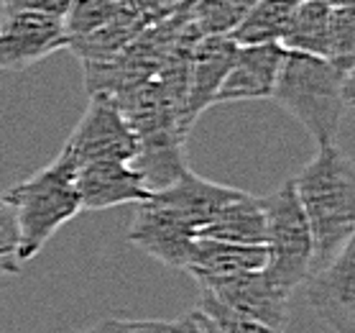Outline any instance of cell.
Returning a JSON list of instances; mask_svg holds the SVG:
<instances>
[{"label": "cell", "instance_id": "obj_19", "mask_svg": "<svg viewBox=\"0 0 355 333\" xmlns=\"http://www.w3.org/2000/svg\"><path fill=\"white\" fill-rule=\"evenodd\" d=\"M327 59L345 70L355 67V6L332 8L330 33H327Z\"/></svg>", "mask_w": 355, "mask_h": 333}, {"label": "cell", "instance_id": "obj_26", "mask_svg": "<svg viewBox=\"0 0 355 333\" xmlns=\"http://www.w3.org/2000/svg\"><path fill=\"white\" fill-rule=\"evenodd\" d=\"M0 3H3V0H0Z\"/></svg>", "mask_w": 355, "mask_h": 333}, {"label": "cell", "instance_id": "obj_3", "mask_svg": "<svg viewBox=\"0 0 355 333\" xmlns=\"http://www.w3.org/2000/svg\"><path fill=\"white\" fill-rule=\"evenodd\" d=\"M3 200L16 213L18 261L24 264L33 259L49 244V238L82 211L74 159L62 149L51 164L10 187Z\"/></svg>", "mask_w": 355, "mask_h": 333}, {"label": "cell", "instance_id": "obj_6", "mask_svg": "<svg viewBox=\"0 0 355 333\" xmlns=\"http://www.w3.org/2000/svg\"><path fill=\"white\" fill-rule=\"evenodd\" d=\"M69 36L62 18L3 10L0 18V70H28L59 49H67Z\"/></svg>", "mask_w": 355, "mask_h": 333}, {"label": "cell", "instance_id": "obj_17", "mask_svg": "<svg viewBox=\"0 0 355 333\" xmlns=\"http://www.w3.org/2000/svg\"><path fill=\"white\" fill-rule=\"evenodd\" d=\"M256 0H194L189 18L200 36H230Z\"/></svg>", "mask_w": 355, "mask_h": 333}, {"label": "cell", "instance_id": "obj_16", "mask_svg": "<svg viewBox=\"0 0 355 333\" xmlns=\"http://www.w3.org/2000/svg\"><path fill=\"white\" fill-rule=\"evenodd\" d=\"M294 6L297 0H256V6L245 13L241 26L230 33V39L238 47L282 44Z\"/></svg>", "mask_w": 355, "mask_h": 333}, {"label": "cell", "instance_id": "obj_12", "mask_svg": "<svg viewBox=\"0 0 355 333\" xmlns=\"http://www.w3.org/2000/svg\"><path fill=\"white\" fill-rule=\"evenodd\" d=\"M238 44L230 36H200L189 51L187 65V121L197 123L212 100L218 95L220 85L225 80L227 70L233 65Z\"/></svg>", "mask_w": 355, "mask_h": 333}, {"label": "cell", "instance_id": "obj_13", "mask_svg": "<svg viewBox=\"0 0 355 333\" xmlns=\"http://www.w3.org/2000/svg\"><path fill=\"white\" fill-rule=\"evenodd\" d=\"M266 267V249L263 246H241L212 241V238H194L189 249L184 272L197 279V284L225 279V277L259 272Z\"/></svg>", "mask_w": 355, "mask_h": 333}, {"label": "cell", "instance_id": "obj_22", "mask_svg": "<svg viewBox=\"0 0 355 333\" xmlns=\"http://www.w3.org/2000/svg\"><path fill=\"white\" fill-rule=\"evenodd\" d=\"M82 333H171V320H133V318H105Z\"/></svg>", "mask_w": 355, "mask_h": 333}, {"label": "cell", "instance_id": "obj_14", "mask_svg": "<svg viewBox=\"0 0 355 333\" xmlns=\"http://www.w3.org/2000/svg\"><path fill=\"white\" fill-rule=\"evenodd\" d=\"M144 29H148V24L121 0L118 10L107 18L105 24L95 29L92 33H87V36L72 39L67 44V49H72L80 57L82 65H100V62H107L115 54H121Z\"/></svg>", "mask_w": 355, "mask_h": 333}, {"label": "cell", "instance_id": "obj_7", "mask_svg": "<svg viewBox=\"0 0 355 333\" xmlns=\"http://www.w3.org/2000/svg\"><path fill=\"white\" fill-rule=\"evenodd\" d=\"M200 293L238 316L250 318L256 323H263L282 333L289 320V295L282 293L263 269L205 282L200 284Z\"/></svg>", "mask_w": 355, "mask_h": 333}, {"label": "cell", "instance_id": "obj_27", "mask_svg": "<svg viewBox=\"0 0 355 333\" xmlns=\"http://www.w3.org/2000/svg\"><path fill=\"white\" fill-rule=\"evenodd\" d=\"M192 3H194V0H192Z\"/></svg>", "mask_w": 355, "mask_h": 333}, {"label": "cell", "instance_id": "obj_24", "mask_svg": "<svg viewBox=\"0 0 355 333\" xmlns=\"http://www.w3.org/2000/svg\"><path fill=\"white\" fill-rule=\"evenodd\" d=\"M72 0H3V10H31V13H44V16L64 18L67 8Z\"/></svg>", "mask_w": 355, "mask_h": 333}, {"label": "cell", "instance_id": "obj_20", "mask_svg": "<svg viewBox=\"0 0 355 333\" xmlns=\"http://www.w3.org/2000/svg\"><path fill=\"white\" fill-rule=\"evenodd\" d=\"M197 308H200L205 316H210L212 320L220 325L223 333H282V331H276V328H268V325L256 323V320H250V318H243V316H238V313H233V310L223 308L220 302H215L205 293H200V305H197Z\"/></svg>", "mask_w": 355, "mask_h": 333}, {"label": "cell", "instance_id": "obj_21", "mask_svg": "<svg viewBox=\"0 0 355 333\" xmlns=\"http://www.w3.org/2000/svg\"><path fill=\"white\" fill-rule=\"evenodd\" d=\"M18 261V223L16 213L0 195V275H16Z\"/></svg>", "mask_w": 355, "mask_h": 333}, {"label": "cell", "instance_id": "obj_9", "mask_svg": "<svg viewBox=\"0 0 355 333\" xmlns=\"http://www.w3.org/2000/svg\"><path fill=\"white\" fill-rule=\"evenodd\" d=\"M304 298L315 316L335 333H355V244L307 277Z\"/></svg>", "mask_w": 355, "mask_h": 333}, {"label": "cell", "instance_id": "obj_23", "mask_svg": "<svg viewBox=\"0 0 355 333\" xmlns=\"http://www.w3.org/2000/svg\"><path fill=\"white\" fill-rule=\"evenodd\" d=\"M133 13L144 18L148 26L159 24L164 18H169L171 13H177L179 8L189 6L192 0H123Z\"/></svg>", "mask_w": 355, "mask_h": 333}, {"label": "cell", "instance_id": "obj_15", "mask_svg": "<svg viewBox=\"0 0 355 333\" xmlns=\"http://www.w3.org/2000/svg\"><path fill=\"white\" fill-rule=\"evenodd\" d=\"M332 6L322 0H297L282 47L327 59V33H330Z\"/></svg>", "mask_w": 355, "mask_h": 333}, {"label": "cell", "instance_id": "obj_4", "mask_svg": "<svg viewBox=\"0 0 355 333\" xmlns=\"http://www.w3.org/2000/svg\"><path fill=\"white\" fill-rule=\"evenodd\" d=\"M263 208V249H266V277L291 295L312 275V236L307 218L299 205L294 182L286 179L274 193L261 197Z\"/></svg>", "mask_w": 355, "mask_h": 333}, {"label": "cell", "instance_id": "obj_10", "mask_svg": "<svg viewBox=\"0 0 355 333\" xmlns=\"http://www.w3.org/2000/svg\"><path fill=\"white\" fill-rule=\"evenodd\" d=\"M82 211H107L118 205H136L151 197L144 174L128 162H82L74 164Z\"/></svg>", "mask_w": 355, "mask_h": 333}, {"label": "cell", "instance_id": "obj_11", "mask_svg": "<svg viewBox=\"0 0 355 333\" xmlns=\"http://www.w3.org/2000/svg\"><path fill=\"white\" fill-rule=\"evenodd\" d=\"M284 51L286 49L282 44L238 47L233 65L227 70L212 106L238 103V100H271Z\"/></svg>", "mask_w": 355, "mask_h": 333}, {"label": "cell", "instance_id": "obj_5", "mask_svg": "<svg viewBox=\"0 0 355 333\" xmlns=\"http://www.w3.org/2000/svg\"><path fill=\"white\" fill-rule=\"evenodd\" d=\"M64 152L72 156L74 164L100 159L133 164L138 156V138L115 100L105 92H92L87 111L74 126L72 136L67 138Z\"/></svg>", "mask_w": 355, "mask_h": 333}, {"label": "cell", "instance_id": "obj_18", "mask_svg": "<svg viewBox=\"0 0 355 333\" xmlns=\"http://www.w3.org/2000/svg\"><path fill=\"white\" fill-rule=\"evenodd\" d=\"M118 6H121V0H72L62 18L69 41L100 29L118 10Z\"/></svg>", "mask_w": 355, "mask_h": 333}, {"label": "cell", "instance_id": "obj_8", "mask_svg": "<svg viewBox=\"0 0 355 333\" xmlns=\"http://www.w3.org/2000/svg\"><path fill=\"white\" fill-rule=\"evenodd\" d=\"M128 238L148 257L166 267L184 269L194 236L174 208L151 193L148 200L136 203V216L130 220Z\"/></svg>", "mask_w": 355, "mask_h": 333}, {"label": "cell", "instance_id": "obj_25", "mask_svg": "<svg viewBox=\"0 0 355 333\" xmlns=\"http://www.w3.org/2000/svg\"><path fill=\"white\" fill-rule=\"evenodd\" d=\"M171 333H223L220 325L210 316H205L200 308L189 310L179 320H171Z\"/></svg>", "mask_w": 355, "mask_h": 333}, {"label": "cell", "instance_id": "obj_1", "mask_svg": "<svg viewBox=\"0 0 355 333\" xmlns=\"http://www.w3.org/2000/svg\"><path fill=\"white\" fill-rule=\"evenodd\" d=\"M312 236V275L332 261L355 236V170L338 144L317 147L297 177H291Z\"/></svg>", "mask_w": 355, "mask_h": 333}, {"label": "cell", "instance_id": "obj_2", "mask_svg": "<svg viewBox=\"0 0 355 333\" xmlns=\"http://www.w3.org/2000/svg\"><path fill=\"white\" fill-rule=\"evenodd\" d=\"M271 100L307 129L317 147L335 144L343 118L353 108V70L286 49Z\"/></svg>", "mask_w": 355, "mask_h": 333}]
</instances>
